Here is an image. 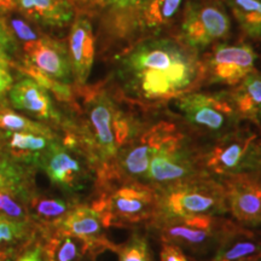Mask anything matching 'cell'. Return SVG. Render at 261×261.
Here are the masks:
<instances>
[{"label": "cell", "mask_w": 261, "mask_h": 261, "mask_svg": "<svg viewBox=\"0 0 261 261\" xmlns=\"http://www.w3.org/2000/svg\"><path fill=\"white\" fill-rule=\"evenodd\" d=\"M0 129L4 132H31L38 135L55 136L47 126L29 120L6 108H0Z\"/></svg>", "instance_id": "cell-28"}, {"label": "cell", "mask_w": 261, "mask_h": 261, "mask_svg": "<svg viewBox=\"0 0 261 261\" xmlns=\"http://www.w3.org/2000/svg\"><path fill=\"white\" fill-rule=\"evenodd\" d=\"M27 173L22 167L6 159H0V189L27 190Z\"/></svg>", "instance_id": "cell-30"}, {"label": "cell", "mask_w": 261, "mask_h": 261, "mask_svg": "<svg viewBox=\"0 0 261 261\" xmlns=\"http://www.w3.org/2000/svg\"><path fill=\"white\" fill-rule=\"evenodd\" d=\"M42 252L45 261H84L86 256H91L87 247L79 238L58 230L42 231Z\"/></svg>", "instance_id": "cell-21"}, {"label": "cell", "mask_w": 261, "mask_h": 261, "mask_svg": "<svg viewBox=\"0 0 261 261\" xmlns=\"http://www.w3.org/2000/svg\"><path fill=\"white\" fill-rule=\"evenodd\" d=\"M248 37L261 39V0H224Z\"/></svg>", "instance_id": "cell-25"}, {"label": "cell", "mask_w": 261, "mask_h": 261, "mask_svg": "<svg viewBox=\"0 0 261 261\" xmlns=\"http://www.w3.org/2000/svg\"><path fill=\"white\" fill-rule=\"evenodd\" d=\"M210 261H261V234L236 223L215 248Z\"/></svg>", "instance_id": "cell-18"}, {"label": "cell", "mask_w": 261, "mask_h": 261, "mask_svg": "<svg viewBox=\"0 0 261 261\" xmlns=\"http://www.w3.org/2000/svg\"><path fill=\"white\" fill-rule=\"evenodd\" d=\"M159 194L138 181L113 180L97 188L91 205L100 214L107 227H130L150 224L158 213Z\"/></svg>", "instance_id": "cell-3"}, {"label": "cell", "mask_w": 261, "mask_h": 261, "mask_svg": "<svg viewBox=\"0 0 261 261\" xmlns=\"http://www.w3.org/2000/svg\"><path fill=\"white\" fill-rule=\"evenodd\" d=\"M184 0H145L138 10L137 21L140 28L160 31L177 19Z\"/></svg>", "instance_id": "cell-23"}, {"label": "cell", "mask_w": 261, "mask_h": 261, "mask_svg": "<svg viewBox=\"0 0 261 261\" xmlns=\"http://www.w3.org/2000/svg\"><path fill=\"white\" fill-rule=\"evenodd\" d=\"M12 84V77L9 74V71L5 69V67L0 65V96L10 89Z\"/></svg>", "instance_id": "cell-36"}, {"label": "cell", "mask_w": 261, "mask_h": 261, "mask_svg": "<svg viewBox=\"0 0 261 261\" xmlns=\"http://www.w3.org/2000/svg\"><path fill=\"white\" fill-rule=\"evenodd\" d=\"M24 69L37 71L62 84H67L73 76L69 54L60 41L39 38L38 40L24 44Z\"/></svg>", "instance_id": "cell-15"}, {"label": "cell", "mask_w": 261, "mask_h": 261, "mask_svg": "<svg viewBox=\"0 0 261 261\" xmlns=\"http://www.w3.org/2000/svg\"><path fill=\"white\" fill-rule=\"evenodd\" d=\"M81 113L83 117L75 138L96 173L98 188L114 180L120 152L142 127L139 120L125 112L104 90H87Z\"/></svg>", "instance_id": "cell-2"}, {"label": "cell", "mask_w": 261, "mask_h": 261, "mask_svg": "<svg viewBox=\"0 0 261 261\" xmlns=\"http://www.w3.org/2000/svg\"><path fill=\"white\" fill-rule=\"evenodd\" d=\"M9 24L10 27L9 31L11 32V34L14 33L16 35V38H18L19 40L24 41V44H28V42H33L35 40H38L39 35L38 33L33 29L31 25H29L24 19L22 18H17V17H11V19H9Z\"/></svg>", "instance_id": "cell-31"}, {"label": "cell", "mask_w": 261, "mask_h": 261, "mask_svg": "<svg viewBox=\"0 0 261 261\" xmlns=\"http://www.w3.org/2000/svg\"><path fill=\"white\" fill-rule=\"evenodd\" d=\"M119 261H152L148 240L142 234H133L121 246H116Z\"/></svg>", "instance_id": "cell-29"}, {"label": "cell", "mask_w": 261, "mask_h": 261, "mask_svg": "<svg viewBox=\"0 0 261 261\" xmlns=\"http://www.w3.org/2000/svg\"><path fill=\"white\" fill-rule=\"evenodd\" d=\"M34 234L31 221L15 220L0 215V249H12L15 244L29 242Z\"/></svg>", "instance_id": "cell-27"}, {"label": "cell", "mask_w": 261, "mask_h": 261, "mask_svg": "<svg viewBox=\"0 0 261 261\" xmlns=\"http://www.w3.org/2000/svg\"><path fill=\"white\" fill-rule=\"evenodd\" d=\"M14 249H0V261H10L11 260Z\"/></svg>", "instance_id": "cell-38"}, {"label": "cell", "mask_w": 261, "mask_h": 261, "mask_svg": "<svg viewBox=\"0 0 261 261\" xmlns=\"http://www.w3.org/2000/svg\"><path fill=\"white\" fill-rule=\"evenodd\" d=\"M228 213L242 226L261 225V181L256 174L223 179Z\"/></svg>", "instance_id": "cell-13"}, {"label": "cell", "mask_w": 261, "mask_h": 261, "mask_svg": "<svg viewBox=\"0 0 261 261\" xmlns=\"http://www.w3.org/2000/svg\"><path fill=\"white\" fill-rule=\"evenodd\" d=\"M234 224L236 221L225 219L221 215H192L150 223L162 242L187 247L194 252L217 248Z\"/></svg>", "instance_id": "cell-7"}, {"label": "cell", "mask_w": 261, "mask_h": 261, "mask_svg": "<svg viewBox=\"0 0 261 261\" xmlns=\"http://www.w3.org/2000/svg\"><path fill=\"white\" fill-rule=\"evenodd\" d=\"M68 54L73 76L77 84L84 85L89 79L94 60L93 31L87 18H76L71 25Z\"/></svg>", "instance_id": "cell-16"}, {"label": "cell", "mask_w": 261, "mask_h": 261, "mask_svg": "<svg viewBox=\"0 0 261 261\" xmlns=\"http://www.w3.org/2000/svg\"><path fill=\"white\" fill-rule=\"evenodd\" d=\"M75 204L73 201L45 195H29L27 201L29 217L39 224L41 231L56 227Z\"/></svg>", "instance_id": "cell-22"}, {"label": "cell", "mask_w": 261, "mask_h": 261, "mask_svg": "<svg viewBox=\"0 0 261 261\" xmlns=\"http://www.w3.org/2000/svg\"><path fill=\"white\" fill-rule=\"evenodd\" d=\"M55 228L79 238L94 257L107 249L116 250V246L106 236L104 221L92 205L76 203Z\"/></svg>", "instance_id": "cell-14"}, {"label": "cell", "mask_w": 261, "mask_h": 261, "mask_svg": "<svg viewBox=\"0 0 261 261\" xmlns=\"http://www.w3.org/2000/svg\"><path fill=\"white\" fill-rule=\"evenodd\" d=\"M15 261H45L41 242L27 248Z\"/></svg>", "instance_id": "cell-34"}, {"label": "cell", "mask_w": 261, "mask_h": 261, "mask_svg": "<svg viewBox=\"0 0 261 261\" xmlns=\"http://www.w3.org/2000/svg\"><path fill=\"white\" fill-rule=\"evenodd\" d=\"M15 8L12 0H0V12L8 11V10H11Z\"/></svg>", "instance_id": "cell-37"}, {"label": "cell", "mask_w": 261, "mask_h": 261, "mask_svg": "<svg viewBox=\"0 0 261 261\" xmlns=\"http://www.w3.org/2000/svg\"><path fill=\"white\" fill-rule=\"evenodd\" d=\"M240 119L261 123V73L252 71L228 93Z\"/></svg>", "instance_id": "cell-20"}, {"label": "cell", "mask_w": 261, "mask_h": 261, "mask_svg": "<svg viewBox=\"0 0 261 261\" xmlns=\"http://www.w3.org/2000/svg\"><path fill=\"white\" fill-rule=\"evenodd\" d=\"M3 138L5 140L6 148L14 158L34 163L51 143L56 140L55 136L31 132H4Z\"/></svg>", "instance_id": "cell-24"}, {"label": "cell", "mask_w": 261, "mask_h": 261, "mask_svg": "<svg viewBox=\"0 0 261 261\" xmlns=\"http://www.w3.org/2000/svg\"><path fill=\"white\" fill-rule=\"evenodd\" d=\"M106 4L116 10H127L139 8L145 0H104Z\"/></svg>", "instance_id": "cell-35"}, {"label": "cell", "mask_w": 261, "mask_h": 261, "mask_svg": "<svg viewBox=\"0 0 261 261\" xmlns=\"http://www.w3.org/2000/svg\"><path fill=\"white\" fill-rule=\"evenodd\" d=\"M115 76L127 99L148 106L191 92L204 70L197 51L180 39L150 38L116 57Z\"/></svg>", "instance_id": "cell-1"}, {"label": "cell", "mask_w": 261, "mask_h": 261, "mask_svg": "<svg viewBox=\"0 0 261 261\" xmlns=\"http://www.w3.org/2000/svg\"><path fill=\"white\" fill-rule=\"evenodd\" d=\"M160 261H190L182 248L177 244L162 242L161 252H160Z\"/></svg>", "instance_id": "cell-33"}, {"label": "cell", "mask_w": 261, "mask_h": 261, "mask_svg": "<svg viewBox=\"0 0 261 261\" xmlns=\"http://www.w3.org/2000/svg\"><path fill=\"white\" fill-rule=\"evenodd\" d=\"M172 127V123L160 122L150 128L140 130L120 152L115 163L114 180L145 184L151 156Z\"/></svg>", "instance_id": "cell-11"}, {"label": "cell", "mask_w": 261, "mask_h": 261, "mask_svg": "<svg viewBox=\"0 0 261 261\" xmlns=\"http://www.w3.org/2000/svg\"><path fill=\"white\" fill-rule=\"evenodd\" d=\"M256 55L247 44H218L203 64L204 77L211 83L236 86L254 71Z\"/></svg>", "instance_id": "cell-12"}, {"label": "cell", "mask_w": 261, "mask_h": 261, "mask_svg": "<svg viewBox=\"0 0 261 261\" xmlns=\"http://www.w3.org/2000/svg\"><path fill=\"white\" fill-rule=\"evenodd\" d=\"M10 100L16 109L23 110L33 116L47 121H58L60 115L55 109L47 90L34 79L19 80L10 89Z\"/></svg>", "instance_id": "cell-17"}, {"label": "cell", "mask_w": 261, "mask_h": 261, "mask_svg": "<svg viewBox=\"0 0 261 261\" xmlns=\"http://www.w3.org/2000/svg\"><path fill=\"white\" fill-rule=\"evenodd\" d=\"M231 19L221 0H188L180 27V40L195 51L223 40L230 34Z\"/></svg>", "instance_id": "cell-9"}, {"label": "cell", "mask_w": 261, "mask_h": 261, "mask_svg": "<svg viewBox=\"0 0 261 261\" xmlns=\"http://www.w3.org/2000/svg\"><path fill=\"white\" fill-rule=\"evenodd\" d=\"M19 11L32 21L51 27L69 23L74 16L70 0H12Z\"/></svg>", "instance_id": "cell-19"}, {"label": "cell", "mask_w": 261, "mask_h": 261, "mask_svg": "<svg viewBox=\"0 0 261 261\" xmlns=\"http://www.w3.org/2000/svg\"><path fill=\"white\" fill-rule=\"evenodd\" d=\"M257 136L248 129H233L201 152L202 165L208 174L217 179L238 174H256L261 169V144Z\"/></svg>", "instance_id": "cell-6"}, {"label": "cell", "mask_w": 261, "mask_h": 261, "mask_svg": "<svg viewBox=\"0 0 261 261\" xmlns=\"http://www.w3.org/2000/svg\"><path fill=\"white\" fill-rule=\"evenodd\" d=\"M28 197L29 192L24 189H0V215L10 219L29 221Z\"/></svg>", "instance_id": "cell-26"}, {"label": "cell", "mask_w": 261, "mask_h": 261, "mask_svg": "<svg viewBox=\"0 0 261 261\" xmlns=\"http://www.w3.org/2000/svg\"><path fill=\"white\" fill-rule=\"evenodd\" d=\"M158 194V213L154 220L228 213L223 181L212 175L173 185Z\"/></svg>", "instance_id": "cell-4"}, {"label": "cell", "mask_w": 261, "mask_h": 261, "mask_svg": "<svg viewBox=\"0 0 261 261\" xmlns=\"http://www.w3.org/2000/svg\"><path fill=\"white\" fill-rule=\"evenodd\" d=\"M76 146L77 142L70 137L64 139L63 144L54 140L35 162L52 184L68 192L83 190L92 177L91 172L94 173L86 155Z\"/></svg>", "instance_id": "cell-10"}, {"label": "cell", "mask_w": 261, "mask_h": 261, "mask_svg": "<svg viewBox=\"0 0 261 261\" xmlns=\"http://www.w3.org/2000/svg\"><path fill=\"white\" fill-rule=\"evenodd\" d=\"M175 108L191 126L217 139L233 130L240 120L228 93L189 92L175 99Z\"/></svg>", "instance_id": "cell-8"}, {"label": "cell", "mask_w": 261, "mask_h": 261, "mask_svg": "<svg viewBox=\"0 0 261 261\" xmlns=\"http://www.w3.org/2000/svg\"><path fill=\"white\" fill-rule=\"evenodd\" d=\"M14 35L9 31L8 25L0 21V65L5 67L11 62L14 51Z\"/></svg>", "instance_id": "cell-32"}, {"label": "cell", "mask_w": 261, "mask_h": 261, "mask_svg": "<svg viewBox=\"0 0 261 261\" xmlns=\"http://www.w3.org/2000/svg\"><path fill=\"white\" fill-rule=\"evenodd\" d=\"M203 175L210 174L202 165L201 152L173 125L151 156L145 184L160 191Z\"/></svg>", "instance_id": "cell-5"}]
</instances>
